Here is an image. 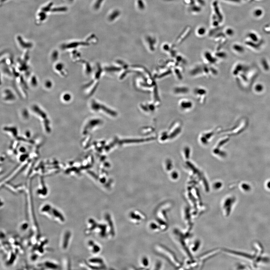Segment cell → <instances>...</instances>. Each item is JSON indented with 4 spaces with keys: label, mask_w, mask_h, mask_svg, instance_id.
I'll list each match as a JSON object with an SVG mask.
<instances>
[{
    "label": "cell",
    "mask_w": 270,
    "mask_h": 270,
    "mask_svg": "<svg viewBox=\"0 0 270 270\" xmlns=\"http://www.w3.org/2000/svg\"><path fill=\"white\" fill-rule=\"evenodd\" d=\"M128 217L132 223L136 224H141L142 222L145 220L144 214L141 212L136 210L130 212Z\"/></svg>",
    "instance_id": "obj_1"
},
{
    "label": "cell",
    "mask_w": 270,
    "mask_h": 270,
    "mask_svg": "<svg viewBox=\"0 0 270 270\" xmlns=\"http://www.w3.org/2000/svg\"><path fill=\"white\" fill-rule=\"evenodd\" d=\"M90 252L93 254H98L102 250V248L98 243L95 241H91L88 243Z\"/></svg>",
    "instance_id": "obj_2"
},
{
    "label": "cell",
    "mask_w": 270,
    "mask_h": 270,
    "mask_svg": "<svg viewBox=\"0 0 270 270\" xmlns=\"http://www.w3.org/2000/svg\"><path fill=\"white\" fill-rule=\"evenodd\" d=\"M193 103L190 100H181L179 103V106L182 109H189L193 106Z\"/></svg>",
    "instance_id": "obj_3"
},
{
    "label": "cell",
    "mask_w": 270,
    "mask_h": 270,
    "mask_svg": "<svg viewBox=\"0 0 270 270\" xmlns=\"http://www.w3.org/2000/svg\"><path fill=\"white\" fill-rule=\"evenodd\" d=\"M147 258L143 257L142 258V259H141L140 261V263L142 264V265L143 266H148V259H146Z\"/></svg>",
    "instance_id": "obj_4"
},
{
    "label": "cell",
    "mask_w": 270,
    "mask_h": 270,
    "mask_svg": "<svg viewBox=\"0 0 270 270\" xmlns=\"http://www.w3.org/2000/svg\"><path fill=\"white\" fill-rule=\"evenodd\" d=\"M249 37L254 41H256L257 40V38L256 37V34H253V33H250L249 34Z\"/></svg>",
    "instance_id": "obj_5"
},
{
    "label": "cell",
    "mask_w": 270,
    "mask_h": 270,
    "mask_svg": "<svg viewBox=\"0 0 270 270\" xmlns=\"http://www.w3.org/2000/svg\"><path fill=\"white\" fill-rule=\"evenodd\" d=\"M262 11L260 10H256L254 12V15L256 16H259L262 14Z\"/></svg>",
    "instance_id": "obj_6"
},
{
    "label": "cell",
    "mask_w": 270,
    "mask_h": 270,
    "mask_svg": "<svg viewBox=\"0 0 270 270\" xmlns=\"http://www.w3.org/2000/svg\"><path fill=\"white\" fill-rule=\"evenodd\" d=\"M226 34L229 35H232L233 34V31L232 29H229L226 31Z\"/></svg>",
    "instance_id": "obj_7"
},
{
    "label": "cell",
    "mask_w": 270,
    "mask_h": 270,
    "mask_svg": "<svg viewBox=\"0 0 270 270\" xmlns=\"http://www.w3.org/2000/svg\"><path fill=\"white\" fill-rule=\"evenodd\" d=\"M229 1L235 2H240V0H229Z\"/></svg>",
    "instance_id": "obj_8"
}]
</instances>
